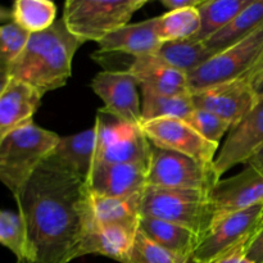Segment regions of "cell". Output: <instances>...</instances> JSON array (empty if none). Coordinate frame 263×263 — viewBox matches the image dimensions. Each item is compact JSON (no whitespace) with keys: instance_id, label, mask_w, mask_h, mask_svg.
Segmentation results:
<instances>
[{"instance_id":"1","label":"cell","mask_w":263,"mask_h":263,"mask_svg":"<svg viewBox=\"0 0 263 263\" xmlns=\"http://www.w3.org/2000/svg\"><path fill=\"white\" fill-rule=\"evenodd\" d=\"M15 202L27 231L25 263H69L82 257L94 225L86 181L48 157Z\"/></svg>"},{"instance_id":"2","label":"cell","mask_w":263,"mask_h":263,"mask_svg":"<svg viewBox=\"0 0 263 263\" xmlns=\"http://www.w3.org/2000/svg\"><path fill=\"white\" fill-rule=\"evenodd\" d=\"M82 41L57 20L48 30L32 33L8 72L13 79L35 87L41 95L64 86L72 74V61Z\"/></svg>"},{"instance_id":"3","label":"cell","mask_w":263,"mask_h":263,"mask_svg":"<svg viewBox=\"0 0 263 263\" xmlns=\"http://www.w3.org/2000/svg\"><path fill=\"white\" fill-rule=\"evenodd\" d=\"M59 139L58 134L33 122L0 139V182L14 199L33 172L53 153Z\"/></svg>"},{"instance_id":"4","label":"cell","mask_w":263,"mask_h":263,"mask_svg":"<svg viewBox=\"0 0 263 263\" xmlns=\"http://www.w3.org/2000/svg\"><path fill=\"white\" fill-rule=\"evenodd\" d=\"M140 216L184 226L202 239L212 225L215 212L208 192L146 186Z\"/></svg>"},{"instance_id":"5","label":"cell","mask_w":263,"mask_h":263,"mask_svg":"<svg viewBox=\"0 0 263 263\" xmlns=\"http://www.w3.org/2000/svg\"><path fill=\"white\" fill-rule=\"evenodd\" d=\"M146 3L148 0H68L62 20L69 32L82 43H99L128 25L135 12Z\"/></svg>"},{"instance_id":"6","label":"cell","mask_w":263,"mask_h":263,"mask_svg":"<svg viewBox=\"0 0 263 263\" xmlns=\"http://www.w3.org/2000/svg\"><path fill=\"white\" fill-rule=\"evenodd\" d=\"M94 127L97 130L94 164H133L149 170L152 144L141 126L122 122L99 109Z\"/></svg>"},{"instance_id":"7","label":"cell","mask_w":263,"mask_h":263,"mask_svg":"<svg viewBox=\"0 0 263 263\" xmlns=\"http://www.w3.org/2000/svg\"><path fill=\"white\" fill-rule=\"evenodd\" d=\"M220 180L213 163H203L184 154L152 145L148 186L210 193Z\"/></svg>"},{"instance_id":"8","label":"cell","mask_w":263,"mask_h":263,"mask_svg":"<svg viewBox=\"0 0 263 263\" xmlns=\"http://www.w3.org/2000/svg\"><path fill=\"white\" fill-rule=\"evenodd\" d=\"M263 50V26L231 48L216 54L187 76L190 94L241 79Z\"/></svg>"},{"instance_id":"9","label":"cell","mask_w":263,"mask_h":263,"mask_svg":"<svg viewBox=\"0 0 263 263\" xmlns=\"http://www.w3.org/2000/svg\"><path fill=\"white\" fill-rule=\"evenodd\" d=\"M263 203L215 221L200 239L192 257L194 263H212L241 246H247L258 229Z\"/></svg>"},{"instance_id":"10","label":"cell","mask_w":263,"mask_h":263,"mask_svg":"<svg viewBox=\"0 0 263 263\" xmlns=\"http://www.w3.org/2000/svg\"><path fill=\"white\" fill-rule=\"evenodd\" d=\"M141 130L152 145L176 152L203 163H213L218 144L199 135L184 120L162 118L141 123Z\"/></svg>"},{"instance_id":"11","label":"cell","mask_w":263,"mask_h":263,"mask_svg":"<svg viewBox=\"0 0 263 263\" xmlns=\"http://www.w3.org/2000/svg\"><path fill=\"white\" fill-rule=\"evenodd\" d=\"M95 94L104 102V112L120 121L141 126V108L138 81L128 71L99 72L90 84Z\"/></svg>"},{"instance_id":"12","label":"cell","mask_w":263,"mask_h":263,"mask_svg":"<svg viewBox=\"0 0 263 263\" xmlns=\"http://www.w3.org/2000/svg\"><path fill=\"white\" fill-rule=\"evenodd\" d=\"M192 100L195 109L213 113L228 121L231 127L257 104L251 82L244 77L193 92Z\"/></svg>"},{"instance_id":"13","label":"cell","mask_w":263,"mask_h":263,"mask_svg":"<svg viewBox=\"0 0 263 263\" xmlns=\"http://www.w3.org/2000/svg\"><path fill=\"white\" fill-rule=\"evenodd\" d=\"M263 145V99L230 128L222 149L213 161L217 176L246 162Z\"/></svg>"},{"instance_id":"14","label":"cell","mask_w":263,"mask_h":263,"mask_svg":"<svg viewBox=\"0 0 263 263\" xmlns=\"http://www.w3.org/2000/svg\"><path fill=\"white\" fill-rule=\"evenodd\" d=\"M210 200L213 222L263 203V175L247 166L240 174L220 180L210 192Z\"/></svg>"},{"instance_id":"15","label":"cell","mask_w":263,"mask_h":263,"mask_svg":"<svg viewBox=\"0 0 263 263\" xmlns=\"http://www.w3.org/2000/svg\"><path fill=\"white\" fill-rule=\"evenodd\" d=\"M148 170L133 164L95 163L87 185L92 194L112 198L143 195L148 186Z\"/></svg>"},{"instance_id":"16","label":"cell","mask_w":263,"mask_h":263,"mask_svg":"<svg viewBox=\"0 0 263 263\" xmlns=\"http://www.w3.org/2000/svg\"><path fill=\"white\" fill-rule=\"evenodd\" d=\"M43 95L31 85L10 77L0 92V139L12 131L32 123Z\"/></svg>"},{"instance_id":"17","label":"cell","mask_w":263,"mask_h":263,"mask_svg":"<svg viewBox=\"0 0 263 263\" xmlns=\"http://www.w3.org/2000/svg\"><path fill=\"white\" fill-rule=\"evenodd\" d=\"M99 53H122L134 58L154 55L161 46L158 18L126 25L99 41Z\"/></svg>"},{"instance_id":"18","label":"cell","mask_w":263,"mask_h":263,"mask_svg":"<svg viewBox=\"0 0 263 263\" xmlns=\"http://www.w3.org/2000/svg\"><path fill=\"white\" fill-rule=\"evenodd\" d=\"M141 89L163 95H189L187 76L156 55L134 58L127 69Z\"/></svg>"},{"instance_id":"19","label":"cell","mask_w":263,"mask_h":263,"mask_svg":"<svg viewBox=\"0 0 263 263\" xmlns=\"http://www.w3.org/2000/svg\"><path fill=\"white\" fill-rule=\"evenodd\" d=\"M138 226L92 225L82 246V257L100 254L121 263H127L135 244Z\"/></svg>"},{"instance_id":"20","label":"cell","mask_w":263,"mask_h":263,"mask_svg":"<svg viewBox=\"0 0 263 263\" xmlns=\"http://www.w3.org/2000/svg\"><path fill=\"white\" fill-rule=\"evenodd\" d=\"M95 148L97 130L92 127L74 135L61 136L49 158L87 182L94 166Z\"/></svg>"},{"instance_id":"21","label":"cell","mask_w":263,"mask_h":263,"mask_svg":"<svg viewBox=\"0 0 263 263\" xmlns=\"http://www.w3.org/2000/svg\"><path fill=\"white\" fill-rule=\"evenodd\" d=\"M138 231L157 246L185 259H192L200 238L189 229L158 218L140 216Z\"/></svg>"},{"instance_id":"22","label":"cell","mask_w":263,"mask_h":263,"mask_svg":"<svg viewBox=\"0 0 263 263\" xmlns=\"http://www.w3.org/2000/svg\"><path fill=\"white\" fill-rule=\"evenodd\" d=\"M263 26V0H252L251 4L239 13L226 27L205 41V46L213 55L231 48Z\"/></svg>"},{"instance_id":"23","label":"cell","mask_w":263,"mask_h":263,"mask_svg":"<svg viewBox=\"0 0 263 263\" xmlns=\"http://www.w3.org/2000/svg\"><path fill=\"white\" fill-rule=\"evenodd\" d=\"M143 195L133 198H112L91 193V212L95 225L138 226Z\"/></svg>"},{"instance_id":"24","label":"cell","mask_w":263,"mask_h":263,"mask_svg":"<svg viewBox=\"0 0 263 263\" xmlns=\"http://www.w3.org/2000/svg\"><path fill=\"white\" fill-rule=\"evenodd\" d=\"M251 3L252 0H204L202 5L198 7L200 28L197 35L189 40L205 43L226 27Z\"/></svg>"},{"instance_id":"25","label":"cell","mask_w":263,"mask_h":263,"mask_svg":"<svg viewBox=\"0 0 263 263\" xmlns=\"http://www.w3.org/2000/svg\"><path fill=\"white\" fill-rule=\"evenodd\" d=\"M154 55L189 76L208 59L212 58L213 53L200 41L179 40L162 43Z\"/></svg>"},{"instance_id":"26","label":"cell","mask_w":263,"mask_h":263,"mask_svg":"<svg viewBox=\"0 0 263 263\" xmlns=\"http://www.w3.org/2000/svg\"><path fill=\"white\" fill-rule=\"evenodd\" d=\"M143 91V108H141V123L162 118H177L186 120L190 113L194 112L192 94L189 95H163L151 90Z\"/></svg>"},{"instance_id":"27","label":"cell","mask_w":263,"mask_h":263,"mask_svg":"<svg viewBox=\"0 0 263 263\" xmlns=\"http://www.w3.org/2000/svg\"><path fill=\"white\" fill-rule=\"evenodd\" d=\"M57 21V7L49 0H15L12 5V22L32 33L48 30Z\"/></svg>"},{"instance_id":"28","label":"cell","mask_w":263,"mask_h":263,"mask_svg":"<svg viewBox=\"0 0 263 263\" xmlns=\"http://www.w3.org/2000/svg\"><path fill=\"white\" fill-rule=\"evenodd\" d=\"M157 18H158V35L162 43L189 40L197 35L200 28L198 8L172 10Z\"/></svg>"},{"instance_id":"29","label":"cell","mask_w":263,"mask_h":263,"mask_svg":"<svg viewBox=\"0 0 263 263\" xmlns=\"http://www.w3.org/2000/svg\"><path fill=\"white\" fill-rule=\"evenodd\" d=\"M0 244L14 254L17 263H25L27 231L20 213L0 210Z\"/></svg>"},{"instance_id":"30","label":"cell","mask_w":263,"mask_h":263,"mask_svg":"<svg viewBox=\"0 0 263 263\" xmlns=\"http://www.w3.org/2000/svg\"><path fill=\"white\" fill-rule=\"evenodd\" d=\"M127 263H194L192 259H185L146 238L144 234L138 231L134 244L133 253Z\"/></svg>"},{"instance_id":"31","label":"cell","mask_w":263,"mask_h":263,"mask_svg":"<svg viewBox=\"0 0 263 263\" xmlns=\"http://www.w3.org/2000/svg\"><path fill=\"white\" fill-rule=\"evenodd\" d=\"M30 33L9 22L0 25V67L9 69L27 44Z\"/></svg>"},{"instance_id":"32","label":"cell","mask_w":263,"mask_h":263,"mask_svg":"<svg viewBox=\"0 0 263 263\" xmlns=\"http://www.w3.org/2000/svg\"><path fill=\"white\" fill-rule=\"evenodd\" d=\"M185 122L192 126L202 138L213 144H220L226 131L231 128V125L228 121L207 110L200 109H194V112L190 113Z\"/></svg>"},{"instance_id":"33","label":"cell","mask_w":263,"mask_h":263,"mask_svg":"<svg viewBox=\"0 0 263 263\" xmlns=\"http://www.w3.org/2000/svg\"><path fill=\"white\" fill-rule=\"evenodd\" d=\"M246 256L253 263H263V216L256 234L247 244Z\"/></svg>"},{"instance_id":"34","label":"cell","mask_w":263,"mask_h":263,"mask_svg":"<svg viewBox=\"0 0 263 263\" xmlns=\"http://www.w3.org/2000/svg\"><path fill=\"white\" fill-rule=\"evenodd\" d=\"M246 247L247 246L239 247L212 263H253L246 256Z\"/></svg>"},{"instance_id":"35","label":"cell","mask_w":263,"mask_h":263,"mask_svg":"<svg viewBox=\"0 0 263 263\" xmlns=\"http://www.w3.org/2000/svg\"><path fill=\"white\" fill-rule=\"evenodd\" d=\"M203 2L204 0H162V5L172 12V10H181L187 8H198L203 4Z\"/></svg>"},{"instance_id":"36","label":"cell","mask_w":263,"mask_h":263,"mask_svg":"<svg viewBox=\"0 0 263 263\" xmlns=\"http://www.w3.org/2000/svg\"><path fill=\"white\" fill-rule=\"evenodd\" d=\"M251 87L253 91L254 97H256L257 103L263 99V67L259 69L258 73L251 80Z\"/></svg>"},{"instance_id":"37","label":"cell","mask_w":263,"mask_h":263,"mask_svg":"<svg viewBox=\"0 0 263 263\" xmlns=\"http://www.w3.org/2000/svg\"><path fill=\"white\" fill-rule=\"evenodd\" d=\"M246 164L263 175V145L246 162Z\"/></svg>"},{"instance_id":"38","label":"cell","mask_w":263,"mask_h":263,"mask_svg":"<svg viewBox=\"0 0 263 263\" xmlns=\"http://www.w3.org/2000/svg\"><path fill=\"white\" fill-rule=\"evenodd\" d=\"M262 67H263V50H262L261 55H259V57H258V59H257V62H256V63H254V66L252 67V68L249 69V71L247 72V73L244 74L243 77H244V79H247V80H248L249 82H251V80L253 79V77L256 76L257 73H258V72H259V69H261Z\"/></svg>"},{"instance_id":"39","label":"cell","mask_w":263,"mask_h":263,"mask_svg":"<svg viewBox=\"0 0 263 263\" xmlns=\"http://www.w3.org/2000/svg\"><path fill=\"white\" fill-rule=\"evenodd\" d=\"M12 22V9L0 5V23H9Z\"/></svg>"},{"instance_id":"40","label":"cell","mask_w":263,"mask_h":263,"mask_svg":"<svg viewBox=\"0 0 263 263\" xmlns=\"http://www.w3.org/2000/svg\"><path fill=\"white\" fill-rule=\"evenodd\" d=\"M9 80H10V76H9V72H8V69L0 67V92H2L3 89L7 86V84L9 82Z\"/></svg>"}]
</instances>
